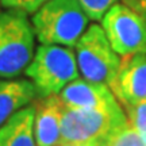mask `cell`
Masks as SVG:
<instances>
[{
    "label": "cell",
    "instance_id": "4fadbf2b",
    "mask_svg": "<svg viewBox=\"0 0 146 146\" xmlns=\"http://www.w3.org/2000/svg\"><path fill=\"white\" fill-rule=\"evenodd\" d=\"M125 108L130 125L134 127V130L138 133L141 139L146 143V102L125 106Z\"/></svg>",
    "mask_w": 146,
    "mask_h": 146
},
{
    "label": "cell",
    "instance_id": "7a4b0ae2",
    "mask_svg": "<svg viewBox=\"0 0 146 146\" xmlns=\"http://www.w3.org/2000/svg\"><path fill=\"white\" fill-rule=\"evenodd\" d=\"M25 73L35 85L36 95L47 98L58 95L69 83L78 78V65L70 47L41 45Z\"/></svg>",
    "mask_w": 146,
    "mask_h": 146
},
{
    "label": "cell",
    "instance_id": "9a60e30c",
    "mask_svg": "<svg viewBox=\"0 0 146 146\" xmlns=\"http://www.w3.org/2000/svg\"><path fill=\"white\" fill-rule=\"evenodd\" d=\"M49 0H0L3 7L8 10H18L25 14H35Z\"/></svg>",
    "mask_w": 146,
    "mask_h": 146
},
{
    "label": "cell",
    "instance_id": "7c38bea8",
    "mask_svg": "<svg viewBox=\"0 0 146 146\" xmlns=\"http://www.w3.org/2000/svg\"><path fill=\"white\" fill-rule=\"evenodd\" d=\"M108 146H146V143L127 119V122L112 131L108 138Z\"/></svg>",
    "mask_w": 146,
    "mask_h": 146
},
{
    "label": "cell",
    "instance_id": "ba28073f",
    "mask_svg": "<svg viewBox=\"0 0 146 146\" xmlns=\"http://www.w3.org/2000/svg\"><path fill=\"white\" fill-rule=\"evenodd\" d=\"M58 96L64 107L72 110H108L120 106L108 85L85 78L69 83Z\"/></svg>",
    "mask_w": 146,
    "mask_h": 146
},
{
    "label": "cell",
    "instance_id": "52a82bcc",
    "mask_svg": "<svg viewBox=\"0 0 146 146\" xmlns=\"http://www.w3.org/2000/svg\"><path fill=\"white\" fill-rule=\"evenodd\" d=\"M108 87L123 106L146 102V53L125 57Z\"/></svg>",
    "mask_w": 146,
    "mask_h": 146
},
{
    "label": "cell",
    "instance_id": "6da1fadb",
    "mask_svg": "<svg viewBox=\"0 0 146 146\" xmlns=\"http://www.w3.org/2000/svg\"><path fill=\"white\" fill-rule=\"evenodd\" d=\"M88 21L77 0H49L33 14L31 23L42 45L73 47L85 33Z\"/></svg>",
    "mask_w": 146,
    "mask_h": 146
},
{
    "label": "cell",
    "instance_id": "ac0fdd59",
    "mask_svg": "<svg viewBox=\"0 0 146 146\" xmlns=\"http://www.w3.org/2000/svg\"><path fill=\"white\" fill-rule=\"evenodd\" d=\"M130 3H131V0H125V4H127V5H130Z\"/></svg>",
    "mask_w": 146,
    "mask_h": 146
},
{
    "label": "cell",
    "instance_id": "30bf717a",
    "mask_svg": "<svg viewBox=\"0 0 146 146\" xmlns=\"http://www.w3.org/2000/svg\"><path fill=\"white\" fill-rule=\"evenodd\" d=\"M34 104L26 106L0 127V146H38L34 137Z\"/></svg>",
    "mask_w": 146,
    "mask_h": 146
},
{
    "label": "cell",
    "instance_id": "8992f818",
    "mask_svg": "<svg viewBox=\"0 0 146 146\" xmlns=\"http://www.w3.org/2000/svg\"><path fill=\"white\" fill-rule=\"evenodd\" d=\"M102 26L111 46L122 57L146 53V15L127 4L112 5Z\"/></svg>",
    "mask_w": 146,
    "mask_h": 146
},
{
    "label": "cell",
    "instance_id": "9c48e42d",
    "mask_svg": "<svg viewBox=\"0 0 146 146\" xmlns=\"http://www.w3.org/2000/svg\"><path fill=\"white\" fill-rule=\"evenodd\" d=\"M34 137L38 146H57L61 138V118L64 106L58 95L39 98L35 103Z\"/></svg>",
    "mask_w": 146,
    "mask_h": 146
},
{
    "label": "cell",
    "instance_id": "e0dca14e",
    "mask_svg": "<svg viewBox=\"0 0 146 146\" xmlns=\"http://www.w3.org/2000/svg\"><path fill=\"white\" fill-rule=\"evenodd\" d=\"M130 7H133L134 10L141 11L142 14L146 15V0H131Z\"/></svg>",
    "mask_w": 146,
    "mask_h": 146
},
{
    "label": "cell",
    "instance_id": "3957f363",
    "mask_svg": "<svg viewBox=\"0 0 146 146\" xmlns=\"http://www.w3.org/2000/svg\"><path fill=\"white\" fill-rule=\"evenodd\" d=\"M34 27L27 14L0 12V78H12L26 70L34 57Z\"/></svg>",
    "mask_w": 146,
    "mask_h": 146
},
{
    "label": "cell",
    "instance_id": "5bb4252c",
    "mask_svg": "<svg viewBox=\"0 0 146 146\" xmlns=\"http://www.w3.org/2000/svg\"><path fill=\"white\" fill-rule=\"evenodd\" d=\"M91 21H102L107 11L116 4L118 0H77Z\"/></svg>",
    "mask_w": 146,
    "mask_h": 146
},
{
    "label": "cell",
    "instance_id": "2e32d148",
    "mask_svg": "<svg viewBox=\"0 0 146 146\" xmlns=\"http://www.w3.org/2000/svg\"><path fill=\"white\" fill-rule=\"evenodd\" d=\"M108 138H100L88 142H81V143H58L57 146H108Z\"/></svg>",
    "mask_w": 146,
    "mask_h": 146
},
{
    "label": "cell",
    "instance_id": "277c9868",
    "mask_svg": "<svg viewBox=\"0 0 146 146\" xmlns=\"http://www.w3.org/2000/svg\"><path fill=\"white\" fill-rule=\"evenodd\" d=\"M76 60L85 80L106 85L114 80L122 62L99 25H91L77 41Z\"/></svg>",
    "mask_w": 146,
    "mask_h": 146
},
{
    "label": "cell",
    "instance_id": "5b68a950",
    "mask_svg": "<svg viewBox=\"0 0 146 146\" xmlns=\"http://www.w3.org/2000/svg\"><path fill=\"white\" fill-rule=\"evenodd\" d=\"M127 122L120 106L108 110L62 108L60 143H81L107 138Z\"/></svg>",
    "mask_w": 146,
    "mask_h": 146
},
{
    "label": "cell",
    "instance_id": "8fae6325",
    "mask_svg": "<svg viewBox=\"0 0 146 146\" xmlns=\"http://www.w3.org/2000/svg\"><path fill=\"white\" fill-rule=\"evenodd\" d=\"M36 89L29 80L0 81V127L14 114L35 99Z\"/></svg>",
    "mask_w": 146,
    "mask_h": 146
}]
</instances>
